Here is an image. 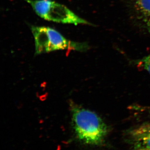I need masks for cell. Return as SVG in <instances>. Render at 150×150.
Here are the masks:
<instances>
[{
    "instance_id": "obj_3",
    "label": "cell",
    "mask_w": 150,
    "mask_h": 150,
    "mask_svg": "<svg viewBox=\"0 0 150 150\" xmlns=\"http://www.w3.org/2000/svg\"><path fill=\"white\" fill-rule=\"evenodd\" d=\"M37 15L46 21L64 23L92 25L66 6L51 0H25Z\"/></svg>"
},
{
    "instance_id": "obj_5",
    "label": "cell",
    "mask_w": 150,
    "mask_h": 150,
    "mask_svg": "<svg viewBox=\"0 0 150 150\" xmlns=\"http://www.w3.org/2000/svg\"><path fill=\"white\" fill-rule=\"evenodd\" d=\"M134 10L137 19L150 34V0H136Z\"/></svg>"
},
{
    "instance_id": "obj_2",
    "label": "cell",
    "mask_w": 150,
    "mask_h": 150,
    "mask_svg": "<svg viewBox=\"0 0 150 150\" xmlns=\"http://www.w3.org/2000/svg\"><path fill=\"white\" fill-rule=\"evenodd\" d=\"M30 28L35 40V53L37 55L57 50L85 51L89 47L86 43L68 40L51 28L31 25Z\"/></svg>"
},
{
    "instance_id": "obj_4",
    "label": "cell",
    "mask_w": 150,
    "mask_h": 150,
    "mask_svg": "<svg viewBox=\"0 0 150 150\" xmlns=\"http://www.w3.org/2000/svg\"><path fill=\"white\" fill-rule=\"evenodd\" d=\"M127 140L134 146L150 149V121H146L128 131Z\"/></svg>"
},
{
    "instance_id": "obj_1",
    "label": "cell",
    "mask_w": 150,
    "mask_h": 150,
    "mask_svg": "<svg viewBox=\"0 0 150 150\" xmlns=\"http://www.w3.org/2000/svg\"><path fill=\"white\" fill-rule=\"evenodd\" d=\"M71 112L73 127L79 140L93 146L104 143L109 129L101 117L91 110L73 104Z\"/></svg>"
},
{
    "instance_id": "obj_7",
    "label": "cell",
    "mask_w": 150,
    "mask_h": 150,
    "mask_svg": "<svg viewBox=\"0 0 150 150\" xmlns=\"http://www.w3.org/2000/svg\"><path fill=\"white\" fill-rule=\"evenodd\" d=\"M134 150H150V148L142 146H134Z\"/></svg>"
},
{
    "instance_id": "obj_6",
    "label": "cell",
    "mask_w": 150,
    "mask_h": 150,
    "mask_svg": "<svg viewBox=\"0 0 150 150\" xmlns=\"http://www.w3.org/2000/svg\"><path fill=\"white\" fill-rule=\"evenodd\" d=\"M136 64L137 67L146 70L150 74V53L147 56L137 61Z\"/></svg>"
}]
</instances>
